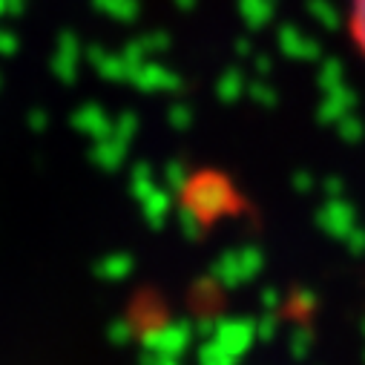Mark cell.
<instances>
[{"label": "cell", "mask_w": 365, "mask_h": 365, "mask_svg": "<svg viewBox=\"0 0 365 365\" xmlns=\"http://www.w3.org/2000/svg\"><path fill=\"white\" fill-rule=\"evenodd\" d=\"M339 135H342L348 144H356V141L365 135V124H362L356 115H342V118H339Z\"/></svg>", "instance_id": "277c9868"}, {"label": "cell", "mask_w": 365, "mask_h": 365, "mask_svg": "<svg viewBox=\"0 0 365 365\" xmlns=\"http://www.w3.org/2000/svg\"><path fill=\"white\" fill-rule=\"evenodd\" d=\"M297 308H299V311H311V308H314V297H311V294H299V297H297Z\"/></svg>", "instance_id": "52a82bcc"}, {"label": "cell", "mask_w": 365, "mask_h": 365, "mask_svg": "<svg viewBox=\"0 0 365 365\" xmlns=\"http://www.w3.org/2000/svg\"><path fill=\"white\" fill-rule=\"evenodd\" d=\"M362 334H365V319H362Z\"/></svg>", "instance_id": "9c48e42d"}, {"label": "cell", "mask_w": 365, "mask_h": 365, "mask_svg": "<svg viewBox=\"0 0 365 365\" xmlns=\"http://www.w3.org/2000/svg\"><path fill=\"white\" fill-rule=\"evenodd\" d=\"M319 225L331 233V236H336V239H345L354 227H356V210L348 205V202H342V199H334L331 205H325L322 207V216H319Z\"/></svg>", "instance_id": "6da1fadb"}, {"label": "cell", "mask_w": 365, "mask_h": 365, "mask_svg": "<svg viewBox=\"0 0 365 365\" xmlns=\"http://www.w3.org/2000/svg\"><path fill=\"white\" fill-rule=\"evenodd\" d=\"M328 193H331V196H339V193H342V181H339V178H331V181H328Z\"/></svg>", "instance_id": "ba28073f"}, {"label": "cell", "mask_w": 365, "mask_h": 365, "mask_svg": "<svg viewBox=\"0 0 365 365\" xmlns=\"http://www.w3.org/2000/svg\"><path fill=\"white\" fill-rule=\"evenodd\" d=\"M354 107H356V93L342 83V86H336V89H328V98H325V104H322V118H325V121H339V118L348 115Z\"/></svg>", "instance_id": "7a4b0ae2"}, {"label": "cell", "mask_w": 365, "mask_h": 365, "mask_svg": "<svg viewBox=\"0 0 365 365\" xmlns=\"http://www.w3.org/2000/svg\"><path fill=\"white\" fill-rule=\"evenodd\" d=\"M342 75H345L342 63H339V61H328V63L322 66V86H325V89L342 86Z\"/></svg>", "instance_id": "5b68a950"}, {"label": "cell", "mask_w": 365, "mask_h": 365, "mask_svg": "<svg viewBox=\"0 0 365 365\" xmlns=\"http://www.w3.org/2000/svg\"><path fill=\"white\" fill-rule=\"evenodd\" d=\"M345 245L354 256H362L365 253V227H354L348 236H345Z\"/></svg>", "instance_id": "8992f818"}, {"label": "cell", "mask_w": 365, "mask_h": 365, "mask_svg": "<svg viewBox=\"0 0 365 365\" xmlns=\"http://www.w3.org/2000/svg\"><path fill=\"white\" fill-rule=\"evenodd\" d=\"M311 12L319 18V24L325 26V29H339V24H342V15H339V9L331 4V0H314V6H311Z\"/></svg>", "instance_id": "3957f363"}]
</instances>
